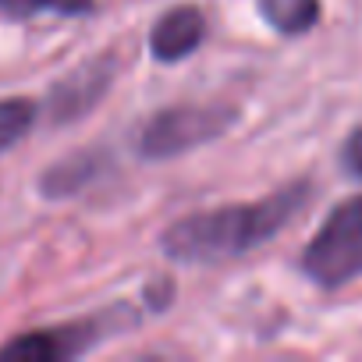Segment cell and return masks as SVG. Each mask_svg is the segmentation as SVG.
<instances>
[{
  "mask_svg": "<svg viewBox=\"0 0 362 362\" xmlns=\"http://www.w3.org/2000/svg\"><path fill=\"white\" fill-rule=\"evenodd\" d=\"M238 121V107L231 103H206V107H163L156 114H149L139 128L135 149L142 160L156 163V160H174L181 153H192L214 139H221L231 124Z\"/></svg>",
  "mask_w": 362,
  "mask_h": 362,
  "instance_id": "3",
  "label": "cell"
},
{
  "mask_svg": "<svg viewBox=\"0 0 362 362\" xmlns=\"http://www.w3.org/2000/svg\"><path fill=\"white\" fill-rule=\"evenodd\" d=\"M96 0H0V15L25 22L36 15H61V18H82L93 15Z\"/></svg>",
  "mask_w": 362,
  "mask_h": 362,
  "instance_id": "9",
  "label": "cell"
},
{
  "mask_svg": "<svg viewBox=\"0 0 362 362\" xmlns=\"http://www.w3.org/2000/svg\"><path fill=\"white\" fill-rule=\"evenodd\" d=\"M40 107L25 96H11L0 100V153H8L15 142H22L29 135V128L36 124Z\"/></svg>",
  "mask_w": 362,
  "mask_h": 362,
  "instance_id": "10",
  "label": "cell"
},
{
  "mask_svg": "<svg viewBox=\"0 0 362 362\" xmlns=\"http://www.w3.org/2000/svg\"><path fill=\"white\" fill-rule=\"evenodd\" d=\"M206 40V15L196 4H177L163 11L149 29V54L160 64H177L199 50Z\"/></svg>",
  "mask_w": 362,
  "mask_h": 362,
  "instance_id": "6",
  "label": "cell"
},
{
  "mask_svg": "<svg viewBox=\"0 0 362 362\" xmlns=\"http://www.w3.org/2000/svg\"><path fill=\"white\" fill-rule=\"evenodd\" d=\"M114 71H117V61L110 54H100V57L78 64L71 75H64L50 89V96H47V117L54 124H71V121L86 117L107 96V89L114 86Z\"/></svg>",
  "mask_w": 362,
  "mask_h": 362,
  "instance_id": "5",
  "label": "cell"
},
{
  "mask_svg": "<svg viewBox=\"0 0 362 362\" xmlns=\"http://www.w3.org/2000/svg\"><path fill=\"white\" fill-rule=\"evenodd\" d=\"M259 18L281 36H305L316 29L323 4L320 0H256Z\"/></svg>",
  "mask_w": 362,
  "mask_h": 362,
  "instance_id": "8",
  "label": "cell"
},
{
  "mask_svg": "<svg viewBox=\"0 0 362 362\" xmlns=\"http://www.w3.org/2000/svg\"><path fill=\"white\" fill-rule=\"evenodd\" d=\"M302 274L323 288H344L362 274V192L337 203L298 256Z\"/></svg>",
  "mask_w": 362,
  "mask_h": 362,
  "instance_id": "2",
  "label": "cell"
},
{
  "mask_svg": "<svg viewBox=\"0 0 362 362\" xmlns=\"http://www.w3.org/2000/svg\"><path fill=\"white\" fill-rule=\"evenodd\" d=\"M135 323H139V313L128 302H117L103 313H93V316H82L71 323L29 330L8 344H0V358H8V362H64V358H75Z\"/></svg>",
  "mask_w": 362,
  "mask_h": 362,
  "instance_id": "4",
  "label": "cell"
},
{
  "mask_svg": "<svg viewBox=\"0 0 362 362\" xmlns=\"http://www.w3.org/2000/svg\"><path fill=\"white\" fill-rule=\"evenodd\" d=\"M110 156L103 149H78L64 160H57L43 177H40V192L47 199H68V196H78L86 185H93V181L107 170Z\"/></svg>",
  "mask_w": 362,
  "mask_h": 362,
  "instance_id": "7",
  "label": "cell"
},
{
  "mask_svg": "<svg viewBox=\"0 0 362 362\" xmlns=\"http://www.w3.org/2000/svg\"><path fill=\"white\" fill-rule=\"evenodd\" d=\"M341 163H344V170H348L351 177L362 181V124L351 128V135L344 139V146H341Z\"/></svg>",
  "mask_w": 362,
  "mask_h": 362,
  "instance_id": "11",
  "label": "cell"
},
{
  "mask_svg": "<svg viewBox=\"0 0 362 362\" xmlns=\"http://www.w3.org/2000/svg\"><path fill=\"white\" fill-rule=\"evenodd\" d=\"M170 298H174V281H167V277H160V281H153V284L146 288V305L156 309V313L167 309Z\"/></svg>",
  "mask_w": 362,
  "mask_h": 362,
  "instance_id": "12",
  "label": "cell"
},
{
  "mask_svg": "<svg viewBox=\"0 0 362 362\" xmlns=\"http://www.w3.org/2000/svg\"><path fill=\"white\" fill-rule=\"evenodd\" d=\"M313 199V181L298 177L256 203H228L217 210L189 214L160 235V252L185 267H217L249 256L281 235Z\"/></svg>",
  "mask_w": 362,
  "mask_h": 362,
  "instance_id": "1",
  "label": "cell"
}]
</instances>
